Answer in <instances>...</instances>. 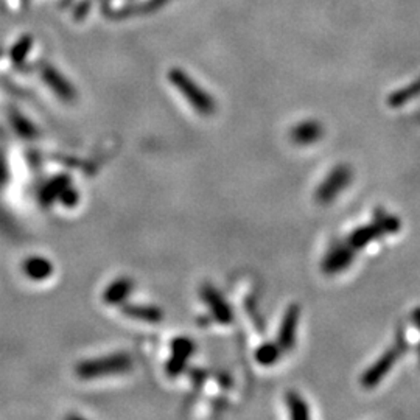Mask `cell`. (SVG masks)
Wrapping results in <instances>:
<instances>
[{"mask_svg": "<svg viewBox=\"0 0 420 420\" xmlns=\"http://www.w3.org/2000/svg\"><path fill=\"white\" fill-rule=\"evenodd\" d=\"M131 367H133V358H131L128 353L119 352L111 353V355L106 357L81 361L80 364H76L75 373L83 380H90L109 375H120V373H127Z\"/></svg>", "mask_w": 420, "mask_h": 420, "instance_id": "1", "label": "cell"}, {"mask_svg": "<svg viewBox=\"0 0 420 420\" xmlns=\"http://www.w3.org/2000/svg\"><path fill=\"white\" fill-rule=\"evenodd\" d=\"M168 80L178 89L184 98L192 104L196 113L201 115H212L216 109V103L207 90L202 89L192 76H188L182 69H172Z\"/></svg>", "mask_w": 420, "mask_h": 420, "instance_id": "2", "label": "cell"}, {"mask_svg": "<svg viewBox=\"0 0 420 420\" xmlns=\"http://www.w3.org/2000/svg\"><path fill=\"white\" fill-rule=\"evenodd\" d=\"M400 220L394 215H386L385 212L375 213V220L371 225L361 226L355 229L349 237H347L346 243L349 245L353 251L358 252L361 249H364L369 243L382 239L383 235H391L400 231Z\"/></svg>", "mask_w": 420, "mask_h": 420, "instance_id": "3", "label": "cell"}, {"mask_svg": "<svg viewBox=\"0 0 420 420\" xmlns=\"http://www.w3.org/2000/svg\"><path fill=\"white\" fill-rule=\"evenodd\" d=\"M406 349H408V343H406V334L402 327V329L397 332L396 343H394L391 349L386 350L383 355L363 373V377H361V386L366 389L375 388V386L388 375V372L392 369L394 364L397 363V360L406 352Z\"/></svg>", "mask_w": 420, "mask_h": 420, "instance_id": "4", "label": "cell"}, {"mask_svg": "<svg viewBox=\"0 0 420 420\" xmlns=\"http://www.w3.org/2000/svg\"><path fill=\"white\" fill-rule=\"evenodd\" d=\"M352 181V170L346 163L334 167L332 172L327 175V178L321 182L316 190V201L319 204H330L337 200V196L347 188Z\"/></svg>", "mask_w": 420, "mask_h": 420, "instance_id": "5", "label": "cell"}, {"mask_svg": "<svg viewBox=\"0 0 420 420\" xmlns=\"http://www.w3.org/2000/svg\"><path fill=\"white\" fill-rule=\"evenodd\" d=\"M355 254L357 252L353 251L346 241L338 243V245H333L329 249V252L325 254V257L323 259V264H321V268H323L324 274L327 275L343 273L353 264Z\"/></svg>", "mask_w": 420, "mask_h": 420, "instance_id": "6", "label": "cell"}, {"mask_svg": "<svg viewBox=\"0 0 420 420\" xmlns=\"http://www.w3.org/2000/svg\"><path fill=\"white\" fill-rule=\"evenodd\" d=\"M299 318H300L299 305L291 304L286 308L284 318H282L279 333H277V341H275L282 349V352H291L294 349V346H296Z\"/></svg>", "mask_w": 420, "mask_h": 420, "instance_id": "7", "label": "cell"}, {"mask_svg": "<svg viewBox=\"0 0 420 420\" xmlns=\"http://www.w3.org/2000/svg\"><path fill=\"white\" fill-rule=\"evenodd\" d=\"M195 352V343L190 338L179 337L173 339L172 343V355L165 364V372L168 377H178L186 371L190 357Z\"/></svg>", "mask_w": 420, "mask_h": 420, "instance_id": "8", "label": "cell"}, {"mask_svg": "<svg viewBox=\"0 0 420 420\" xmlns=\"http://www.w3.org/2000/svg\"><path fill=\"white\" fill-rule=\"evenodd\" d=\"M201 299L206 302L210 313L215 318L216 323L223 325L231 324L234 321V313L227 300L223 298V294L212 285H204L201 288Z\"/></svg>", "mask_w": 420, "mask_h": 420, "instance_id": "9", "label": "cell"}, {"mask_svg": "<svg viewBox=\"0 0 420 420\" xmlns=\"http://www.w3.org/2000/svg\"><path fill=\"white\" fill-rule=\"evenodd\" d=\"M41 75H42V80L45 81V84H47V86L55 92L56 97H60L63 102L75 100L76 92H75L74 86H72L67 78L61 75L55 67H51V65H44V67L41 69Z\"/></svg>", "mask_w": 420, "mask_h": 420, "instance_id": "10", "label": "cell"}, {"mask_svg": "<svg viewBox=\"0 0 420 420\" xmlns=\"http://www.w3.org/2000/svg\"><path fill=\"white\" fill-rule=\"evenodd\" d=\"M122 313L139 323L147 324H159L163 319V312L156 305L147 304H122Z\"/></svg>", "mask_w": 420, "mask_h": 420, "instance_id": "11", "label": "cell"}, {"mask_svg": "<svg viewBox=\"0 0 420 420\" xmlns=\"http://www.w3.org/2000/svg\"><path fill=\"white\" fill-rule=\"evenodd\" d=\"M324 128L316 120H305L291 129V140L298 145H312L323 139Z\"/></svg>", "mask_w": 420, "mask_h": 420, "instance_id": "12", "label": "cell"}, {"mask_svg": "<svg viewBox=\"0 0 420 420\" xmlns=\"http://www.w3.org/2000/svg\"><path fill=\"white\" fill-rule=\"evenodd\" d=\"M134 290V282L129 277H119L111 282L103 291V300L108 305H122Z\"/></svg>", "mask_w": 420, "mask_h": 420, "instance_id": "13", "label": "cell"}, {"mask_svg": "<svg viewBox=\"0 0 420 420\" xmlns=\"http://www.w3.org/2000/svg\"><path fill=\"white\" fill-rule=\"evenodd\" d=\"M22 271L29 279L39 282L49 279L54 274V265L51 261L41 255H31V257L25 259L22 264Z\"/></svg>", "mask_w": 420, "mask_h": 420, "instance_id": "14", "label": "cell"}, {"mask_svg": "<svg viewBox=\"0 0 420 420\" xmlns=\"http://www.w3.org/2000/svg\"><path fill=\"white\" fill-rule=\"evenodd\" d=\"M72 184L70 176L67 175H58L54 179H50L45 186L42 187L41 193H39V201H41L42 206H50L54 201H58L60 195L63 193V190L65 187H69Z\"/></svg>", "mask_w": 420, "mask_h": 420, "instance_id": "15", "label": "cell"}, {"mask_svg": "<svg viewBox=\"0 0 420 420\" xmlns=\"http://www.w3.org/2000/svg\"><path fill=\"white\" fill-rule=\"evenodd\" d=\"M285 403H286L288 414L291 416V419L294 420L310 419V410H308L307 402L299 392L288 391L285 396Z\"/></svg>", "mask_w": 420, "mask_h": 420, "instance_id": "16", "label": "cell"}, {"mask_svg": "<svg viewBox=\"0 0 420 420\" xmlns=\"http://www.w3.org/2000/svg\"><path fill=\"white\" fill-rule=\"evenodd\" d=\"M10 120H11L13 128L17 131L19 136L25 137V139H35L36 134H38L36 127L27 119V117L22 115L16 109H11L10 111Z\"/></svg>", "mask_w": 420, "mask_h": 420, "instance_id": "17", "label": "cell"}, {"mask_svg": "<svg viewBox=\"0 0 420 420\" xmlns=\"http://www.w3.org/2000/svg\"><path fill=\"white\" fill-rule=\"evenodd\" d=\"M282 349L277 343H265L255 350V361L261 366H273L277 363L282 355Z\"/></svg>", "mask_w": 420, "mask_h": 420, "instance_id": "18", "label": "cell"}, {"mask_svg": "<svg viewBox=\"0 0 420 420\" xmlns=\"http://www.w3.org/2000/svg\"><path fill=\"white\" fill-rule=\"evenodd\" d=\"M31 45H33V38L31 36L25 35L21 39H19V41L15 44V47L11 49V54H10L13 64L21 65L25 61V58L29 56L30 50H31Z\"/></svg>", "mask_w": 420, "mask_h": 420, "instance_id": "19", "label": "cell"}, {"mask_svg": "<svg viewBox=\"0 0 420 420\" xmlns=\"http://www.w3.org/2000/svg\"><path fill=\"white\" fill-rule=\"evenodd\" d=\"M417 94H420V80L412 83L408 88L396 92V94L389 98V103L392 106H400V104H405L406 102H410L411 98H414Z\"/></svg>", "mask_w": 420, "mask_h": 420, "instance_id": "20", "label": "cell"}, {"mask_svg": "<svg viewBox=\"0 0 420 420\" xmlns=\"http://www.w3.org/2000/svg\"><path fill=\"white\" fill-rule=\"evenodd\" d=\"M58 201L61 202L63 206L65 207H75L78 204V201H80V193L76 192V190L72 187V184L69 187H65L63 190V193L60 195V198H58Z\"/></svg>", "mask_w": 420, "mask_h": 420, "instance_id": "21", "label": "cell"}, {"mask_svg": "<svg viewBox=\"0 0 420 420\" xmlns=\"http://www.w3.org/2000/svg\"><path fill=\"white\" fill-rule=\"evenodd\" d=\"M412 319H414V324L420 330V308H417V310H414V313H412Z\"/></svg>", "mask_w": 420, "mask_h": 420, "instance_id": "22", "label": "cell"}]
</instances>
